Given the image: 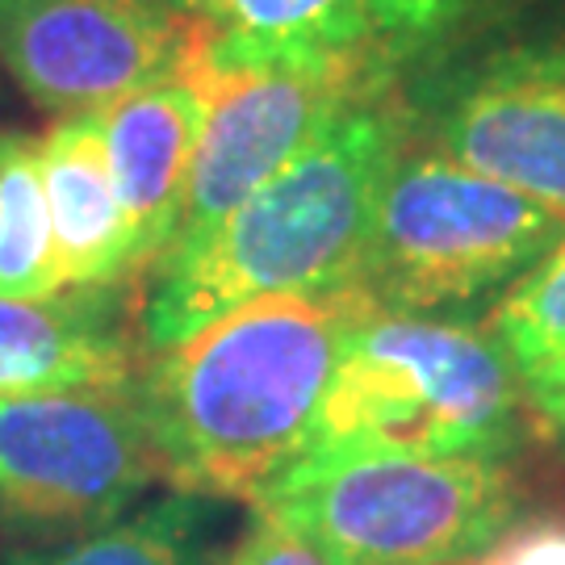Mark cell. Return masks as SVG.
Listing matches in <instances>:
<instances>
[{"mask_svg": "<svg viewBox=\"0 0 565 565\" xmlns=\"http://www.w3.org/2000/svg\"><path fill=\"white\" fill-rule=\"evenodd\" d=\"M205 102L210 63L202 55L198 63L97 114L109 172L130 226V260L139 281L177 235L189 172L202 142Z\"/></svg>", "mask_w": 565, "mask_h": 565, "instance_id": "cell-10", "label": "cell"}, {"mask_svg": "<svg viewBox=\"0 0 565 565\" xmlns=\"http://www.w3.org/2000/svg\"><path fill=\"white\" fill-rule=\"evenodd\" d=\"M63 268L46 210L39 135L0 130V298H55Z\"/></svg>", "mask_w": 565, "mask_h": 565, "instance_id": "cell-15", "label": "cell"}, {"mask_svg": "<svg viewBox=\"0 0 565 565\" xmlns=\"http://www.w3.org/2000/svg\"><path fill=\"white\" fill-rule=\"evenodd\" d=\"M486 0H361L369 60L403 81L411 67L436 55Z\"/></svg>", "mask_w": 565, "mask_h": 565, "instance_id": "cell-17", "label": "cell"}, {"mask_svg": "<svg viewBox=\"0 0 565 565\" xmlns=\"http://www.w3.org/2000/svg\"><path fill=\"white\" fill-rule=\"evenodd\" d=\"M469 565H565V520H515Z\"/></svg>", "mask_w": 565, "mask_h": 565, "instance_id": "cell-19", "label": "cell"}, {"mask_svg": "<svg viewBox=\"0 0 565 565\" xmlns=\"http://www.w3.org/2000/svg\"><path fill=\"white\" fill-rule=\"evenodd\" d=\"M156 482L135 385L0 394V527L81 536L135 511Z\"/></svg>", "mask_w": 565, "mask_h": 565, "instance_id": "cell-7", "label": "cell"}, {"mask_svg": "<svg viewBox=\"0 0 565 565\" xmlns=\"http://www.w3.org/2000/svg\"><path fill=\"white\" fill-rule=\"evenodd\" d=\"M226 565H331L319 548L302 541L273 511L252 507V520L243 524L235 548L226 553Z\"/></svg>", "mask_w": 565, "mask_h": 565, "instance_id": "cell-18", "label": "cell"}, {"mask_svg": "<svg viewBox=\"0 0 565 565\" xmlns=\"http://www.w3.org/2000/svg\"><path fill=\"white\" fill-rule=\"evenodd\" d=\"M565 239V218L406 135L382 181L356 285L373 306L469 315Z\"/></svg>", "mask_w": 565, "mask_h": 565, "instance_id": "cell-6", "label": "cell"}, {"mask_svg": "<svg viewBox=\"0 0 565 565\" xmlns=\"http://www.w3.org/2000/svg\"><path fill=\"white\" fill-rule=\"evenodd\" d=\"M369 60L361 0H223L210 21L214 72L331 67Z\"/></svg>", "mask_w": 565, "mask_h": 565, "instance_id": "cell-13", "label": "cell"}, {"mask_svg": "<svg viewBox=\"0 0 565 565\" xmlns=\"http://www.w3.org/2000/svg\"><path fill=\"white\" fill-rule=\"evenodd\" d=\"M39 163L63 289L97 294L135 281L130 226L105 156L102 118L97 114L55 118L51 130L39 135Z\"/></svg>", "mask_w": 565, "mask_h": 565, "instance_id": "cell-12", "label": "cell"}, {"mask_svg": "<svg viewBox=\"0 0 565 565\" xmlns=\"http://www.w3.org/2000/svg\"><path fill=\"white\" fill-rule=\"evenodd\" d=\"M527 403H532V424L541 436L565 452V361L557 369L541 373L536 382H527Z\"/></svg>", "mask_w": 565, "mask_h": 565, "instance_id": "cell-20", "label": "cell"}, {"mask_svg": "<svg viewBox=\"0 0 565 565\" xmlns=\"http://www.w3.org/2000/svg\"><path fill=\"white\" fill-rule=\"evenodd\" d=\"M163 4H172L177 13H189V18H198V21H214L223 0H163Z\"/></svg>", "mask_w": 565, "mask_h": 565, "instance_id": "cell-21", "label": "cell"}, {"mask_svg": "<svg viewBox=\"0 0 565 565\" xmlns=\"http://www.w3.org/2000/svg\"><path fill=\"white\" fill-rule=\"evenodd\" d=\"M364 310L361 285L273 294L142 352L135 394L163 482L252 503L310 448L343 340Z\"/></svg>", "mask_w": 565, "mask_h": 565, "instance_id": "cell-1", "label": "cell"}, {"mask_svg": "<svg viewBox=\"0 0 565 565\" xmlns=\"http://www.w3.org/2000/svg\"><path fill=\"white\" fill-rule=\"evenodd\" d=\"M406 142L398 84L352 102L260 193L142 273V352L193 335L235 306L273 294L356 285L373 205Z\"/></svg>", "mask_w": 565, "mask_h": 565, "instance_id": "cell-2", "label": "cell"}, {"mask_svg": "<svg viewBox=\"0 0 565 565\" xmlns=\"http://www.w3.org/2000/svg\"><path fill=\"white\" fill-rule=\"evenodd\" d=\"M331 565H465L520 520L507 461L306 448L252 499Z\"/></svg>", "mask_w": 565, "mask_h": 565, "instance_id": "cell-5", "label": "cell"}, {"mask_svg": "<svg viewBox=\"0 0 565 565\" xmlns=\"http://www.w3.org/2000/svg\"><path fill=\"white\" fill-rule=\"evenodd\" d=\"M465 565H469V562H465Z\"/></svg>", "mask_w": 565, "mask_h": 565, "instance_id": "cell-22", "label": "cell"}, {"mask_svg": "<svg viewBox=\"0 0 565 565\" xmlns=\"http://www.w3.org/2000/svg\"><path fill=\"white\" fill-rule=\"evenodd\" d=\"M382 84L398 81L385 76L373 60L260 72L210 67L202 142L168 252H181L210 235L231 210H239L252 193H260L277 172L298 160L348 105Z\"/></svg>", "mask_w": 565, "mask_h": 565, "instance_id": "cell-9", "label": "cell"}, {"mask_svg": "<svg viewBox=\"0 0 565 565\" xmlns=\"http://www.w3.org/2000/svg\"><path fill=\"white\" fill-rule=\"evenodd\" d=\"M486 327L515 361L524 385L565 361V239L490 306Z\"/></svg>", "mask_w": 565, "mask_h": 565, "instance_id": "cell-16", "label": "cell"}, {"mask_svg": "<svg viewBox=\"0 0 565 565\" xmlns=\"http://www.w3.org/2000/svg\"><path fill=\"white\" fill-rule=\"evenodd\" d=\"M398 102L411 139L565 218V0L478 9Z\"/></svg>", "mask_w": 565, "mask_h": 565, "instance_id": "cell-4", "label": "cell"}, {"mask_svg": "<svg viewBox=\"0 0 565 565\" xmlns=\"http://www.w3.org/2000/svg\"><path fill=\"white\" fill-rule=\"evenodd\" d=\"M527 427V385L486 319L369 302L343 340L310 448L511 461Z\"/></svg>", "mask_w": 565, "mask_h": 565, "instance_id": "cell-3", "label": "cell"}, {"mask_svg": "<svg viewBox=\"0 0 565 565\" xmlns=\"http://www.w3.org/2000/svg\"><path fill=\"white\" fill-rule=\"evenodd\" d=\"M114 294L118 289H63L39 302L0 298V394L135 385L142 343Z\"/></svg>", "mask_w": 565, "mask_h": 565, "instance_id": "cell-11", "label": "cell"}, {"mask_svg": "<svg viewBox=\"0 0 565 565\" xmlns=\"http://www.w3.org/2000/svg\"><path fill=\"white\" fill-rule=\"evenodd\" d=\"M205 46L210 21L163 0H0V72L51 118L102 114Z\"/></svg>", "mask_w": 565, "mask_h": 565, "instance_id": "cell-8", "label": "cell"}, {"mask_svg": "<svg viewBox=\"0 0 565 565\" xmlns=\"http://www.w3.org/2000/svg\"><path fill=\"white\" fill-rule=\"evenodd\" d=\"M214 499L168 490L156 503L126 511L121 520L63 545L13 553L0 565H205L210 562Z\"/></svg>", "mask_w": 565, "mask_h": 565, "instance_id": "cell-14", "label": "cell"}]
</instances>
